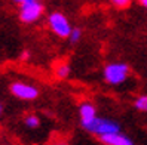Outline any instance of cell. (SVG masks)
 <instances>
[{"mask_svg": "<svg viewBox=\"0 0 147 145\" xmlns=\"http://www.w3.org/2000/svg\"><path fill=\"white\" fill-rule=\"evenodd\" d=\"M85 129L97 135L98 138L102 135L107 133H113V132H120V124L115 120H110V118H104V117H95L94 120H91L89 123H86Z\"/></svg>", "mask_w": 147, "mask_h": 145, "instance_id": "obj_1", "label": "cell"}, {"mask_svg": "<svg viewBox=\"0 0 147 145\" xmlns=\"http://www.w3.org/2000/svg\"><path fill=\"white\" fill-rule=\"evenodd\" d=\"M129 67L122 62H113L109 64L104 68V79L109 84H120L128 79Z\"/></svg>", "mask_w": 147, "mask_h": 145, "instance_id": "obj_2", "label": "cell"}, {"mask_svg": "<svg viewBox=\"0 0 147 145\" xmlns=\"http://www.w3.org/2000/svg\"><path fill=\"white\" fill-rule=\"evenodd\" d=\"M48 22H49L51 30H52L57 36H59V37H68V36H70V33H71V30H73L70 22H68V19L65 18L61 12L51 13Z\"/></svg>", "mask_w": 147, "mask_h": 145, "instance_id": "obj_3", "label": "cell"}, {"mask_svg": "<svg viewBox=\"0 0 147 145\" xmlns=\"http://www.w3.org/2000/svg\"><path fill=\"white\" fill-rule=\"evenodd\" d=\"M43 13V5L39 2H28L22 3L20 7V19L25 24L34 22L40 18V15Z\"/></svg>", "mask_w": 147, "mask_h": 145, "instance_id": "obj_4", "label": "cell"}, {"mask_svg": "<svg viewBox=\"0 0 147 145\" xmlns=\"http://www.w3.org/2000/svg\"><path fill=\"white\" fill-rule=\"evenodd\" d=\"M11 92L12 95H15L16 98L20 99H36L37 95H39V90L34 88V86H30V84H25V83H21V82H15L11 84Z\"/></svg>", "mask_w": 147, "mask_h": 145, "instance_id": "obj_5", "label": "cell"}, {"mask_svg": "<svg viewBox=\"0 0 147 145\" xmlns=\"http://www.w3.org/2000/svg\"><path fill=\"white\" fill-rule=\"evenodd\" d=\"M101 142H104L107 145H131L132 141L128 138V136L122 135L120 132H113V133H107L100 136Z\"/></svg>", "mask_w": 147, "mask_h": 145, "instance_id": "obj_6", "label": "cell"}, {"mask_svg": "<svg viewBox=\"0 0 147 145\" xmlns=\"http://www.w3.org/2000/svg\"><path fill=\"white\" fill-rule=\"evenodd\" d=\"M79 113H80V118H82V126H85L86 123H89L91 120H94V118L97 117L95 107L91 102H82L80 108H79Z\"/></svg>", "mask_w": 147, "mask_h": 145, "instance_id": "obj_7", "label": "cell"}, {"mask_svg": "<svg viewBox=\"0 0 147 145\" xmlns=\"http://www.w3.org/2000/svg\"><path fill=\"white\" fill-rule=\"evenodd\" d=\"M55 74H57V77H59V79L68 77V74H70V67H68V64H64V62H63V64L57 65Z\"/></svg>", "mask_w": 147, "mask_h": 145, "instance_id": "obj_8", "label": "cell"}, {"mask_svg": "<svg viewBox=\"0 0 147 145\" xmlns=\"http://www.w3.org/2000/svg\"><path fill=\"white\" fill-rule=\"evenodd\" d=\"M135 108L138 111H144L147 113V96L143 95V96H138L135 99Z\"/></svg>", "mask_w": 147, "mask_h": 145, "instance_id": "obj_9", "label": "cell"}, {"mask_svg": "<svg viewBox=\"0 0 147 145\" xmlns=\"http://www.w3.org/2000/svg\"><path fill=\"white\" fill-rule=\"evenodd\" d=\"M25 126L31 127V129L37 127L39 126V118L36 116H27V117H25Z\"/></svg>", "mask_w": 147, "mask_h": 145, "instance_id": "obj_10", "label": "cell"}, {"mask_svg": "<svg viewBox=\"0 0 147 145\" xmlns=\"http://www.w3.org/2000/svg\"><path fill=\"white\" fill-rule=\"evenodd\" d=\"M80 37H82V30H80V28H74V30H71L70 36H68V39H70L71 43H76V41H79Z\"/></svg>", "mask_w": 147, "mask_h": 145, "instance_id": "obj_11", "label": "cell"}, {"mask_svg": "<svg viewBox=\"0 0 147 145\" xmlns=\"http://www.w3.org/2000/svg\"><path fill=\"white\" fill-rule=\"evenodd\" d=\"M111 3L117 7H126L129 3H131V0H111Z\"/></svg>", "mask_w": 147, "mask_h": 145, "instance_id": "obj_12", "label": "cell"}, {"mask_svg": "<svg viewBox=\"0 0 147 145\" xmlns=\"http://www.w3.org/2000/svg\"><path fill=\"white\" fill-rule=\"evenodd\" d=\"M13 2L20 3V5H22V3H28V2H37V0H13Z\"/></svg>", "mask_w": 147, "mask_h": 145, "instance_id": "obj_13", "label": "cell"}, {"mask_svg": "<svg viewBox=\"0 0 147 145\" xmlns=\"http://www.w3.org/2000/svg\"><path fill=\"white\" fill-rule=\"evenodd\" d=\"M28 56H30V53H28V52H24V53H22V55H21V58H22V59H24V61H25V59H27V58H28Z\"/></svg>", "mask_w": 147, "mask_h": 145, "instance_id": "obj_14", "label": "cell"}, {"mask_svg": "<svg viewBox=\"0 0 147 145\" xmlns=\"http://www.w3.org/2000/svg\"><path fill=\"white\" fill-rule=\"evenodd\" d=\"M140 3H141L143 6H146V7H147V0H140Z\"/></svg>", "mask_w": 147, "mask_h": 145, "instance_id": "obj_15", "label": "cell"}, {"mask_svg": "<svg viewBox=\"0 0 147 145\" xmlns=\"http://www.w3.org/2000/svg\"><path fill=\"white\" fill-rule=\"evenodd\" d=\"M0 114H2V105H0Z\"/></svg>", "mask_w": 147, "mask_h": 145, "instance_id": "obj_16", "label": "cell"}]
</instances>
